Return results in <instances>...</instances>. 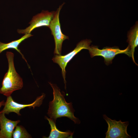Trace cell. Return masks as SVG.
<instances>
[{"label":"cell","instance_id":"obj_3","mask_svg":"<svg viewBox=\"0 0 138 138\" xmlns=\"http://www.w3.org/2000/svg\"><path fill=\"white\" fill-rule=\"evenodd\" d=\"M64 4L63 3L60 5L55 12L49 27L54 38L55 43L54 53L56 55H61L63 41L66 39H69L68 37L63 34L62 31L59 17L60 11Z\"/></svg>","mask_w":138,"mask_h":138},{"label":"cell","instance_id":"obj_11","mask_svg":"<svg viewBox=\"0 0 138 138\" xmlns=\"http://www.w3.org/2000/svg\"><path fill=\"white\" fill-rule=\"evenodd\" d=\"M45 119L49 122L50 126L51 131L49 136L47 138H72L73 132L70 131L62 132L56 128L55 123L53 120L45 116Z\"/></svg>","mask_w":138,"mask_h":138},{"label":"cell","instance_id":"obj_5","mask_svg":"<svg viewBox=\"0 0 138 138\" xmlns=\"http://www.w3.org/2000/svg\"><path fill=\"white\" fill-rule=\"evenodd\" d=\"M92 41L87 39L81 40L78 43L75 48L72 51L64 55H55L52 60L53 62L57 64L62 69V73L66 89L65 68L68 63L74 57L83 49L88 50Z\"/></svg>","mask_w":138,"mask_h":138},{"label":"cell","instance_id":"obj_6","mask_svg":"<svg viewBox=\"0 0 138 138\" xmlns=\"http://www.w3.org/2000/svg\"><path fill=\"white\" fill-rule=\"evenodd\" d=\"M103 118L107 123L108 130L106 133V138H130L131 136L128 133L127 128L129 122H122L112 120L105 114Z\"/></svg>","mask_w":138,"mask_h":138},{"label":"cell","instance_id":"obj_9","mask_svg":"<svg viewBox=\"0 0 138 138\" xmlns=\"http://www.w3.org/2000/svg\"><path fill=\"white\" fill-rule=\"evenodd\" d=\"M20 122V120L13 121L7 118L3 113H0V135L2 138H11L14 128Z\"/></svg>","mask_w":138,"mask_h":138},{"label":"cell","instance_id":"obj_15","mask_svg":"<svg viewBox=\"0 0 138 138\" xmlns=\"http://www.w3.org/2000/svg\"><path fill=\"white\" fill-rule=\"evenodd\" d=\"M0 138H2V137L0 135Z\"/></svg>","mask_w":138,"mask_h":138},{"label":"cell","instance_id":"obj_16","mask_svg":"<svg viewBox=\"0 0 138 138\" xmlns=\"http://www.w3.org/2000/svg\"><path fill=\"white\" fill-rule=\"evenodd\" d=\"M0 128H1V126H0Z\"/></svg>","mask_w":138,"mask_h":138},{"label":"cell","instance_id":"obj_4","mask_svg":"<svg viewBox=\"0 0 138 138\" xmlns=\"http://www.w3.org/2000/svg\"><path fill=\"white\" fill-rule=\"evenodd\" d=\"M88 50L91 57L95 56H100L104 59L106 65H108L112 63V61L116 56L120 54H125L129 57L131 55L129 46L125 49L122 50L117 47H106L100 49L97 46H90Z\"/></svg>","mask_w":138,"mask_h":138},{"label":"cell","instance_id":"obj_7","mask_svg":"<svg viewBox=\"0 0 138 138\" xmlns=\"http://www.w3.org/2000/svg\"><path fill=\"white\" fill-rule=\"evenodd\" d=\"M54 11L49 12L43 10L40 13L34 16L29 22L30 25L24 29H18L19 34L30 33L34 29L43 26L49 28L50 23L53 18Z\"/></svg>","mask_w":138,"mask_h":138},{"label":"cell","instance_id":"obj_8","mask_svg":"<svg viewBox=\"0 0 138 138\" xmlns=\"http://www.w3.org/2000/svg\"><path fill=\"white\" fill-rule=\"evenodd\" d=\"M45 96V94L43 93L41 96L38 97L33 103L29 104H23L17 103L14 100L11 96H9L7 97L4 107L0 111V113L8 114L10 112H14L18 115L20 116V111L21 109L26 107H32L34 109L35 107L40 106Z\"/></svg>","mask_w":138,"mask_h":138},{"label":"cell","instance_id":"obj_12","mask_svg":"<svg viewBox=\"0 0 138 138\" xmlns=\"http://www.w3.org/2000/svg\"><path fill=\"white\" fill-rule=\"evenodd\" d=\"M127 42L133 61L136 65L137 64L135 62L134 57V53L135 48L138 45V25L136 23L132 29L130 31L128 34Z\"/></svg>","mask_w":138,"mask_h":138},{"label":"cell","instance_id":"obj_10","mask_svg":"<svg viewBox=\"0 0 138 138\" xmlns=\"http://www.w3.org/2000/svg\"><path fill=\"white\" fill-rule=\"evenodd\" d=\"M33 36L31 33L26 34L20 38L12 41L7 43H2L0 41V54L3 51L7 49H12L15 50L21 55L22 57L26 62L28 65L29 68L30 66L28 64L25 58L24 55L22 53L20 50L18 49V47L20 44L28 38Z\"/></svg>","mask_w":138,"mask_h":138},{"label":"cell","instance_id":"obj_13","mask_svg":"<svg viewBox=\"0 0 138 138\" xmlns=\"http://www.w3.org/2000/svg\"><path fill=\"white\" fill-rule=\"evenodd\" d=\"M14 130L12 137L13 138H29L31 136L25 128L21 125H17Z\"/></svg>","mask_w":138,"mask_h":138},{"label":"cell","instance_id":"obj_1","mask_svg":"<svg viewBox=\"0 0 138 138\" xmlns=\"http://www.w3.org/2000/svg\"><path fill=\"white\" fill-rule=\"evenodd\" d=\"M53 90V99L49 103L47 114L50 118L56 122L58 118L66 117L73 121L75 124H79L80 121L74 115L75 110L71 102H67L64 94L61 93L59 88L55 84L49 83Z\"/></svg>","mask_w":138,"mask_h":138},{"label":"cell","instance_id":"obj_2","mask_svg":"<svg viewBox=\"0 0 138 138\" xmlns=\"http://www.w3.org/2000/svg\"><path fill=\"white\" fill-rule=\"evenodd\" d=\"M6 55L8 63V69L5 74L0 88V93L7 97L11 96L15 91L21 89L23 87L22 79L17 72L14 63V54L7 51Z\"/></svg>","mask_w":138,"mask_h":138},{"label":"cell","instance_id":"obj_14","mask_svg":"<svg viewBox=\"0 0 138 138\" xmlns=\"http://www.w3.org/2000/svg\"><path fill=\"white\" fill-rule=\"evenodd\" d=\"M5 103L4 100L0 102V108L2 106L4 105Z\"/></svg>","mask_w":138,"mask_h":138}]
</instances>
